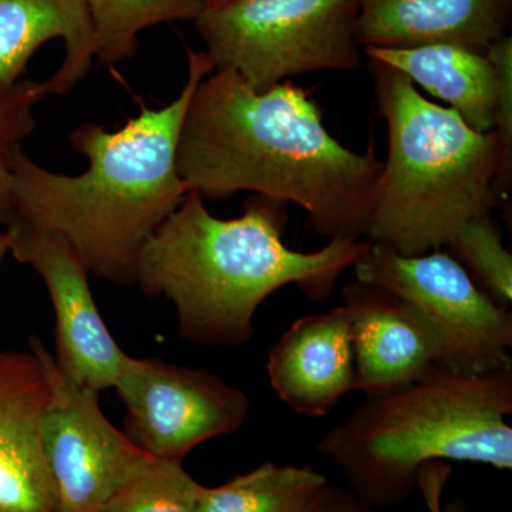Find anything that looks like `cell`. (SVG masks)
I'll return each mask as SVG.
<instances>
[{
	"mask_svg": "<svg viewBox=\"0 0 512 512\" xmlns=\"http://www.w3.org/2000/svg\"><path fill=\"white\" fill-rule=\"evenodd\" d=\"M47 376L28 352H0V512H57L42 446Z\"/></svg>",
	"mask_w": 512,
	"mask_h": 512,
	"instance_id": "cell-12",
	"label": "cell"
},
{
	"mask_svg": "<svg viewBox=\"0 0 512 512\" xmlns=\"http://www.w3.org/2000/svg\"><path fill=\"white\" fill-rule=\"evenodd\" d=\"M369 72L389 147L366 239L400 255L437 251L471 218L490 214L512 158L494 131L427 100L399 70L369 59Z\"/></svg>",
	"mask_w": 512,
	"mask_h": 512,
	"instance_id": "cell-4",
	"label": "cell"
},
{
	"mask_svg": "<svg viewBox=\"0 0 512 512\" xmlns=\"http://www.w3.org/2000/svg\"><path fill=\"white\" fill-rule=\"evenodd\" d=\"M126 434L150 456L180 461L194 448L242 429L249 397L207 370L128 356L114 389Z\"/></svg>",
	"mask_w": 512,
	"mask_h": 512,
	"instance_id": "cell-8",
	"label": "cell"
},
{
	"mask_svg": "<svg viewBox=\"0 0 512 512\" xmlns=\"http://www.w3.org/2000/svg\"><path fill=\"white\" fill-rule=\"evenodd\" d=\"M201 490L183 463L146 453L103 512H200Z\"/></svg>",
	"mask_w": 512,
	"mask_h": 512,
	"instance_id": "cell-19",
	"label": "cell"
},
{
	"mask_svg": "<svg viewBox=\"0 0 512 512\" xmlns=\"http://www.w3.org/2000/svg\"><path fill=\"white\" fill-rule=\"evenodd\" d=\"M309 512H370L366 507L365 501L357 500L343 493V491L336 490V488L326 487L323 494L320 495L318 503L313 505Z\"/></svg>",
	"mask_w": 512,
	"mask_h": 512,
	"instance_id": "cell-23",
	"label": "cell"
},
{
	"mask_svg": "<svg viewBox=\"0 0 512 512\" xmlns=\"http://www.w3.org/2000/svg\"><path fill=\"white\" fill-rule=\"evenodd\" d=\"M286 220L285 205L261 195L239 217L221 220L188 191L141 249L134 284L173 303L188 342L247 345L272 293L295 285L312 301H326L370 248L367 239H329L319 251H296L284 242Z\"/></svg>",
	"mask_w": 512,
	"mask_h": 512,
	"instance_id": "cell-3",
	"label": "cell"
},
{
	"mask_svg": "<svg viewBox=\"0 0 512 512\" xmlns=\"http://www.w3.org/2000/svg\"><path fill=\"white\" fill-rule=\"evenodd\" d=\"M311 467L261 466L220 487H204L200 512H309L328 487Z\"/></svg>",
	"mask_w": 512,
	"mask_h": 512,
	"instance_id": "cell-17",
	"label": "cell"
},
{
	"mask_svg": "<svg viewBox=\"0 0 512 512\" xmlns=\"http://www.w3.org/2000/svg\"><path fill=\"white\" fill-rule=\"evenodd\" d=\"M356 281L386 289L419 309L446 345L443 367L478 375L512 366V313L441 249L406 256L370 244L353 265Z\"/></svg>",
	"mask_w": 512,
	"mask_h": 512,
	"instance_id": "cell-7",
	"label": "cell"
},
{
	"mask_svg": "<svg viewBox=\"0 0 512 512\" xmlns=\"http://www.w3.org/2000/svg\"><path fill=\"white\" fill-rule=\"evenodd\" d=\"M511 414L512 366L478 375L437 366L416 382L366 397L316 447L345 470L366 503H392L431 461L511 470Z\"/></svg>",
	"mask_w": 512,
	"mask_h": 512,
	"instance_id": "cell-5",
	"label": "cell"
},
{
	"mask_svg": "<svg viewBox=\"0 0 512 512\" xmlns=\"http://www.w3.org/2000/svg\"><path fill=\"white\" fill-rule=\"evenodd\" d=\"M365 53L402 72L417 89L447 103L474 130L494 131L497 76L487 53L451 43L402 49L366 47Z\"/></svg>",
	"mask_w": 512,
	"mask_h": 512,
	"instance_id": "cell-16",
	"label": "cell"
},
{
	"mask_svg": "<svg viewBox=\"0 0 512 512\" xmlns=\"http://www.w3.org/2000/svg\"><path fill=\"white\" fill-rule=\"evenodd\" d=\"M30 348L45 365L47 400L42 446L57 512H103L144 451L101 412L99 394L60 372L37 338Z\"/></svg>",
	"mask_w": 512,
	"mask_h": 512,
	"instance_id": "cell-9",
	"label": "cell"
},
{
	"mask_svg": "<svg viewBox=\"0 0 512 512\" xmlns=\"http://www.w3.org/2000/svg\"><path fill=\"white\" fill-rule=\"evenodd\" d=\"M269 383L293 412L325 417L355 390L352 322L345 306L292 323L266 360Z\"/></svg>",
	"mask_w": 512,
	"mask_h": 512,
	"instance_id": "cell-13",
	"label": "cell"
},
{
	"mask_svg": "<svg viewBox=\"0 0 512 512\" xmlns=\"http://www.w3.org/2000/svg\"><path fill=\"white\" fill-rule=\"evenodd\" d=\"M9 254L8 238H6L5 229L0 225V264H2L3 258Z\"/></svg>",
	"mask_w": 512,
	"mask_h": 512,
	"instance_id": "cell-25",
	"label": "cell"
},
{
	"mask_svg": "<svg viewBox=\"0 0 512 512\" xmlns=\"http://www.w3.org/2000/svg\"><path fill=\"white\" fill-rule=\"evenodd\" d=\"M232 0H200L202 10L220 8V6L227 5Z\"/></svg>",
	"mask_w": 512,
	"mask_h": 512,
	"instance_id": "cell-26",
	"label": "cell"
},
{
	"mask_svg": "<svg viewBox=\"0 0 512 512\" xmlns=\"http://www.w3.org/2000/svg\"><path fill=\"white\" fill-rule=\"evenodd\" d=\"M62 39L66 55L47 82V94H64L92 67L94 26L90 0H0V83H15L40 46Z\"/></svg>",
	"mask_w": 512,
	"mask_h": 512,
	"instance_id": "cell-15",
	"label": "cell"
},
{
	"mask_svg": "<svg viewBox=\"0 0 512 512\" xmlns=\"http://www.w3.org/2000/svg\"><path fill=\"white\" fill-rule=\"evenodd\" d=\"M96 57L114 66L136 55L141 32L174 20H195L200 0H90Z\"/></svg>",
	"mask_w": 512,
	"mask_h": 512,
	"instance_id": "cell-18",
	"label": "cell"
},
{
	"mask_svg": "<svg viewBox=\"0 0 512 512\" xmlns=\"http://www.w3.org/2000/svg\"><path fill=\"white\" fill-rule=\"evenodd\" d=\"M444 248L497 305L511 308L512 255L490 214L471 218Z\"/></svg>",
	"mask_w": 512,
	"mask_h": 512,
	"instance_id": "cell-20",
	"label": "cell"
},
{
	"mask_svg": "<svg viewBox=\"0 0 512 512\" xmlns=\"http://www.w3.org/2000/svg\"><path fill=\"white\" fill-rule=\"evenodd\" d=\"M187 60L184 87L164 107L116 131L92 123L73 131L74 150L89 160L83 174L53 173L16 147L9 221L62 238L97 278L133 285L141 249L190 191L178 173L181 128L195 87L215 67L205 52L188 49Z\"/></svg>",
	"mask_w": 512,
	"mask_h": 512,
	"instance_id": "cell-2",
	"label": "cell"
},
{
	"mask_svg": "<svg viewBox=\"0 0 512 512\" xmlns=\"http://www.w3.org/2000/svg\"><path fill=\"white\" fill-rule=\"evenodd\" d=\"M360 47L451 43L487 52L507 35L512 0H356Z\"/></svg>",
	"mask_w": 512,
	"mask_h": 512,
	"instance_id": "cell-14",
	"label": "cell"
},
{
	"mask_svg": "<svg viewBox=\"0 0 512 512\" xmlns=\"http://www.w3.org/2000/svg\"><path fill=\"white\" fill-rule=\"evenodd\" d=\"M194 22L215 70H232L258 93L362 66L356 0H232Z\"/></svg>",
	"mask_w": 512,
	"mask_h": 512,
	"instance_id": "cell-6",
	"label": "cell"
},
{
	"mask_svg": "<svg viewBox=\"0 0 512 512\" xmlns=\"http://www.w3.org/2000/svg\"><path fill=\"white\" fill-rule=\"evenodd\" d=\"M497 76L494 133L500 138L507 156L512 158V37L505 35L487 49Z\"/></svg>",
	"mask_w": 512,
	"mask_h": 512,
	"instance_id": "cell-22",
	"label": "cell"
},
{
	"mask_svg": "<svg viewBox=\"0 0 512 512\" xmlns=\"http://www.w3.org/2000/svg\"><path fill=\"white\" fill-rule=\"evenodd\" d=\"M340 299L352 322L355 390L366 397L399 389L444 365L443 336L409 302L359 281L346 285Z\"/></svg>",
	"mask_w": 512,
	"mask_h": 512,
	"instance_id": "cell-11",
	"label": "cell"
},
{
	"mask_svg": "<svg viewBox=\"0 0 512 512\" xmlns=\"http://www.w3.org/2000/svg\"><path fill=\"white\" fill-rule=\"evenodd\" d=\"M382 168L375 144L356 153L329 133L303 87L286 80L258 93L232 70L195 87L178 143L188 190L296 205L328 239H366Z\"/></svg>",
	"mask_w": 512,
	"mask_h": 512,
	"instance_id": "cell-1",
	"label": "cell"
},
{
	"mask_svg": "<svg viewBox=\"0 0 512 512\" xmlns=\"http://www.w3.org/2000/svg\"><path fill=\"white\" fill-rule=\"evenodd\" d=\"M47 94L45 83L19 79L0 83V225L5 227L12 214L10 184L12 156L20 141L35 130V107Z\"/></svg>",
	"mask_w": 512,
	"mask_h": 512,
	"instance_id": "cell-21",
	"label": "cell"
},
{
	"mask_svg": "<svg viewBox=\"0 0 512 512\" xmlns=\"http://www.w3.org/2000/svg\"><path fill=\"white\" fill-rule=\"evenodd\" d=\"M9 252L42 278L56 318V366L93 392L114 389L128 359L97 308L86 266L62 238L9 221Z\"/></svg>",
	"mask_w": 512,
	"mask_h": 512,
	"instance_id": "cell-10",
	"label": "cell"
},
{
	"mask_svg": "<svg viewBox=\"0 0 512 512\" xmlns=\"http://www.w3.org/2000/svg\"><path fill=\"white\" fill-rule=\"evenodd\" d=\"M429 505L431 512H470L464 503L461 501H451L450 504H447L446 507L441 508L439 503V498H437V493L434 494V497H429Z\"/></svg>",
	"mask_w": 512,
	"mask_h": 512,
	"instance_id": "cell-24",
	"label": "cell"
}]
</instances>
